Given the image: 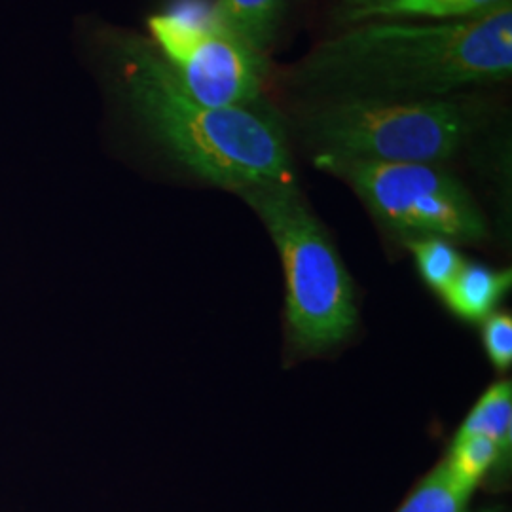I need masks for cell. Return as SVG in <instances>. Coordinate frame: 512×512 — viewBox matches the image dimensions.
<instances>
[{
	"instance_id": "1",
	"label": "cell",
	"mask_w": 512,
	"mask_h": 512,
	"mask_svg": "<svg viewBox=\"0 0 512 512\" xmlns=\"http://www.w3.org/2000/svg\"><path fill=\"white\" fill-rule=\"evenodd\" d=\"M512 73V2L476 18L372 21L338 29L287 69L304 103L429 99L503 84Z\"/></svg>"
},
{
	"instance_id": "2",
	"label": "cell",
	"mask_w": 512,
	"mask_h": 512,
	"mask_svg": "<svg viewBox=\"0 0 512 512\" xmlns=\"http://www.w3.org/2000/svg\"><path fill=\"white\" fill-rule=\"evenodd\" d=\"M114 59L135 116L200 181L234 194L256 184L296 181L289 129L266 101L255 107H205L145 38H120Z\"/></svg>"
},
{
	"instance_id": "3",
	"label": "cell",
	"mask_w": 512,
	"mask_h": 512,
	"mask_svg": "<svg viewBox=\"0 0 512 512\" xmlns=\"http://www.w3.org/2000/svg\"><path fill=\"white\" fill-rule=\"evenodd\" d=\"M480 120L475 97L456 93L304 103L294 126L315 156L440 165L473 139Z\"/></svg>"
},
{
	"instance_id": "4",
	"label": "cell",
	"mask_w": 512,
	"mask_h": 512,
	"mask_svg": "<svg viewBox=\"0 0 512 512\" xmlns=\"http://www.w3.org/2000/svg\"><path fill=\"white\" fill-rule=\"evenodd\" d=\"M236 196L262 220L281 256L296 349L323 353L344 342L357 325L353 283L296 181L256 184Z\"/></svg>"
},
{
	"instance_id": "5",
	"label": "cell",
	"mask_w": 512,
	"mask_h": 512,
	"mask_svg": "<svg viewBox=\"0 0 512 512\" xmlns=\"http://www.w3.org/2000/svg\"><path fill=\"white\" fill-rule=\"evenodd\" d=\"M313 164L338 177L385 228L406 239L475 243L488 224L469 190L440 165L391 164L315 156Z\"/></svg>"
},
{
	"instance_id": "6",
	"label": "cell",
	"mask_w": 512,
	"mask_h": 512,
	"mask_svg": "<svg viewBox=\"0 0 512 512\" xmlns=\"http://www.w3.org/2000/svg\"><path fill=\"white\" fill-rule=\"evenodd\" d=\"M148 29L181 86L205 107H255L266 101L268 55L224 27L213 6L184 0L148 19Z\"/></svg>"
},
{
	"instance_id": "7",
	"label": "cell",
	"mask_w": 512,
	"mask_h": 512,
	"mask_svg": "<svg viewBox=\"0 0 512 512\" xmlns=\"http://www.w3.org/2000/svg\"><path fill=\"white\" fill-rule=\"evenodd\" d=\"M511 0H338V29L372 21H450L488 14Z\"/></svg>"
},
{
	"instance_id": "8",
	"label": "cell",
	"mask_w": 512,
	"mask_h": 512,
	"mask_svg": "<svg viewBox=\"0 0 512 512\" xmlns=\"http://www.w3.org/2000/svg\"><path fill=\"white\" fill-rule=\"evenodd\" d=\"M511 285V270H494L484 264L465 262L456 279L442 293V300L463 321L480 323L494 313Z\"/></svg>"
},
{
	"instance_id": "9",
	"label": "cell",
	"mask_w": 512,
	"mask_h": 512,
	"mask_svg": "<svg viewBox=\"0 0 512 512\" xmlns=\"http://www.w3.org/2000/svg\"><path fill=\"white\" fill-rule=\"evenodd\" d=\"M291 0H217L215 14L236 37L270 55L287 18Z\"/></svg>"
},
{
	"instance_id": "10",
	"label": "cell",
	"mask_w": 512,
	"mask_h": 512,
	"mask_svg": "<svg viewBox=\"0 0 512 512\" xmlns=\"http://www.w3.org/2000/svg\"><path fill=\"white\" fill-rule=\"evenodd\" d=\"M484 437L499 448L503 461L512 448V384L509 380L488 387L469 416L459 425L456 439Z\"/></svg>"
},
{
	"instance_id": "11",
	"label": "cell",
	"mask_w": 512,
	"mask_h": 512,
	"mask_svg": "<svg viewBox=\"0 0 512 512\" xmlns=\"http://www.w3.org/2000/svg\"><path fill=\"white\" fill-rule=\"evenodd\" d=\"M473 492V488L459 482L444 461H440L397 512H465Z\"/></svg>"
},
{
	"instance_id": "12",
	"label": "cell",
	"mask_w": 512,
	"mask_h": 512,
	"mask_svg": "<svg viewBox=\"0 0 512 512\" xmlns=\"http://www.w3.org/2000/svg\"><path fill=\"white\" fill-rule=\"evenodd\" d=\"M408 249L414 255L421 279L435 293H444L465 264V258L459 255L454 243L448 239H408Z\"/></svg>"
},
{
	"instance_id": "13",
	"label": "cell",
	"mask_w": 512,
	"mask_h": 512,
	"mask_svg": "<svg viewBox=\"0 0 512 512\" xmlns=\"http://www.w3.org/2000/svg\"><path fill=\"white\" fill-rule=\"evenodd\" d=\"M442 461L459 482L476 490V486L490 473V469L497 463H503V456L492 440L484 437H463L454 439L448 456Z\"/></svg>"
},
{
	"instance_id": "14",
	"label": "cell",
	"mask_w": 512,
	"mask_h": 512,
	"mask_svg": "<svg viewBox=\"0 0 512 512\" xmlns=\"http://www.w3.org/2000/svg\"><path fill=\"white\" fill-rule=\"evenodd\" d=\"M482 342L495 368L507 370L512 365V317L509 313H492L484 319Z\"/></svg>"
},
{
	"instance_id": "15",
	"label": "cell",
	"mask_w": 512,
	"mask_h": 512,
	"mask_svg": "<svg viewBox=\"0 0 512 512\" xmlns=\"http://www.w3.org/2000/svg\"><path fill=\"white\" fill-rule=\"evenodd\" d=\"M478 512H495L494 509H484V511H478Z\"/></svg>"
}]
</instances>
